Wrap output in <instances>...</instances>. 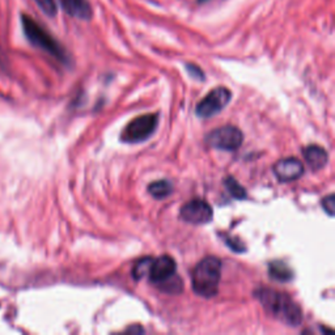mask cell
I'll use <instances>...</instances> for the list:
<instances>
[{"instance_id":"15","label":"cell","mask_w":335,"mask_h":335,"mask_svg":"<svg viewBox=\"0 0 335 335\" xmlns=\"http://www.w3.org/2000/svg\"><path fill=\"white\" fill-rule=\"evenodd\" d=\"M161 291L166 292V294H180V292L184 290V282L180 276H178L177 274L173 275L170 279H168L165 283H162L158 287Z\"/></svg>"},{"instance_id":"2","label":"cell","mask_w":335,"mask_h":335,"mask_svg":"<svg viewBox=\"0 0 335 335\" xmlns=\"http://www.w3.org/2000/svg\"><path fill=\"white\" fill-rule=\"evenodd\" d=\"M220 278H222V260L218 256H206L195 266L192 271V290L202 298H214L219 291Z\"/></svg>"},{"instance_id":"17","label":"cell","mask_w":335,"mask_h":335,"mask_svg":"<svg viewBox=\"0 0 335 335\" xmlns=\"http://www.w3.org/2000/svg\"><path fill=\"white\" fill-rule=\"evenodd\" d=\"M226 186L228 192H230V195H232L233 198H236V199H245V198H246V192H245V188L240 185L238 182H237L233 177L226 178Z\"/></svg>"},{"instance_id":"10","label":"cell","mask_w":335,"mask_h":335,"mask_svg":"<svg viewBox=\"0 0 335 335\" xmlns=\"http://www.w3.org/2000/svg\"><path fill=\"white\" fill-rule=\"evenodd\" d=\"M59 4L66 14L82 21H90L93 18V8L89 0H59Z\"/></svg>"},{"instance_id":"12","label":"cell","mask_w":335,"mask_h":335,"mask_svg":"<svg viewBox=\"0 0 335 335\" xmlns=\"http://www.w3.org/2000/svg\"><path fill=\"white\" fill-rule=\"evenodd\" d=\"M268 272L270 278L278 282H290L294 278V272L288 267L287 264H284L282 260H274L268 264Z\"/></svg>"},{"instance_id":"1","label":"cell","mask_w":335,"mask_h":335,"mask_svg":"<svg viewBox=\"0 0 335 335\" xmlns=\"http://www.w3.org/2000/svg\"><path fill=\"white\" fill-rule=\"evenodd\" d=\"M260 305L278 321L288 326H298L302 321V313L296 302L284 292L275 291L271 288H260L254 292Z\"/></svg>"},{"instance_id":"14","label":"cell","mask_w":335,"mask_h":335,"mask_svg":"<svg viewBox=\"0 0 335 335\" xmlns=\"http://www.w3.org/2000/svg\"><path fill=\"white\" fill-rule=\"evenodd\" d=\"M152 260L154 258L146 256V258H142V260H136V264H135V266L132 268V276L135 280H140L144 276H147L150 264H152Z\"/></svg>"},{"instance_id":"20","label":"cell","mask_w":335,"mask_h":335,"mask_svg":"<svg viewBox=\"0 0 335 335\" xmlns=\"http://www.w3.org/2000/svg\"><path fill=\"white\" fill-rule=\"evenodd\" d=\"M196 2H198V4H204V3H207L208 0H196Z\"/></svg>"},{"instance_id":"3","label":"cell","mask_w":335,"mask_h":335,"mask_svg":"<svg viewBox=\"0 0 335 335\" xmlns=\"http://www.w3.org/2000/svg\"><path fill=\"white\" fill-rule=\"evenodd\" d=\"M20 20L25 37L33 46L48 52L62 63L68 62V55L66 52L64 48L52 37L50 32L46 30L40 22H37L34 18H32L26 14H21Z\"/></svg>"},{"instance_id":"13","label":"cell","mask_w":335,"mask_h":335,"mask_svg":"<svg viewBox=\"0 0 335 335\" xmlns=\"http://www.w3.org/2000/svg\"><path fill=\"white\" fill-rule=\"evenodd\" d=\"M148 192L150 194L156 199H162L166 198L173 192V186L169 181L166 180H161V181L152 182L150 186H148Z\"/></svg>"},{"instance_id":"7","label":"cell","mask_w":335,"mask_h":335,"mask_svg":"<svg viewBox=\"0 0 335 335\" xmlns=\"http://www.w3.org/2000/svg\"><path fill=\"white\" fill-rule=\"evenodd\" d=\"M180 216L186 222L195 224V226H202V224H207V222H211L214 211H212L211 206L206 200L192 199V200L182 206Z\"/></svg>"},{"instance_id":"16","label":"cell","mask_w":335,"mask_h":335,"mask_svg":"<svg viewBox=\"0 0 335 335\" xmlns=\"http://www.w3.org/2000/svg\"><path fill=\"white\" fill-rule=\"evenodd\" d=\"M40 10L48 18H55L58 14V4L56 0H33Z\"/></svg>"},{"instance_id":"9","label":"cell","mask_w":335,"mask_h":335,"mask_svg":"<svg viewBox=\"0 0 335 335\" xmlns=\"http://www.w3.org/2000/svg\"><path fill=\"white\" fill-rule=\"evenodd\" d=\"M274 174L280 182H292L298 180L304 173V165L300 160L294 158L279 160L272 168Z\"/></svg>"},{"instance_id":"19","label":"cell","mask_w":335,"mask_h":335,"mask_svg":"<svg viewBox=\"0 0 335 335\" xmlns=\"http://www.w3.org/2000/svg\"><path fill=\"white\" fill-rule=\"evenodd\" d=\"M186 70H188V75L192 76V78H195V79H200V80L204 79V75H203V71L200 68H199L198 66L192 64V63H188V64H186Z\"/></svg>"},{"instance_id":"11","label":"cell","mask_w":335,"mask_h":335,"mask_svg":"<svg viewBox=\"0 0 335 335\" xmlns=\"http://www.w3.org/2000/svg\"><path fill=\"white\" fill-rule=\"evenodd\" d=\"M304 158L306 164L313 169V170H321L322 168H325L328 161V154L325 150L320 146H308L302 150Z\"/></svg>"},{"instance_id":"5","label":"cell","mask_w":335,"mask_h":335,"mask_svg":"<svg viewBox=\"0 0 335 335\" xmlns=\"http://www.w3.org/2000/svg\"><path fill=\"white\" fill-rule=\"evenodd\" d=\"M230 97H232V93L226 86L214 88L211 92L207 93V96L202 101H199L195 113L200 118H211L220 113L228 105Z\"/></svg>"},{"instance_id":"4","label":"cell","mask_w":335,"mask_h":335,"mask_svg":"<svg viewBox=\"0 0 335 335\" xmlns=\"http://www.w3.org/2000/svg\"><path fill=\"white\" fill-rule=\"evenodd\" d=\"M158 124V114H144L132 120L122 131L120 139L126 143H142L154 132Z\"/></svg>"},{"instance_id":"18","label":"cell","mask_w":335,"mask_h":335,"mask_svg":"<svg viewBox=\"0 0 335 335\" xmlns=\"http://www.w3.org/2000/svg\"><path fill=\"white\" fill-rule=\"evenodd\" d=\"M322 207L328 212V216H334V210H335V196L332 194L328 195L325 198L322 199Z\"/></svg>"},{"instance_id":"8","label":"cell","mask_w":335,"mask_h":335,"mask_svg":"<svg viewBox=\"0 0 335 335\" xmlns=\"http://www.w3.org/2000/svg\"><path fill=\"white\" fill-rule=\"evenodd\" d=\"M176 270H177V264L174 260L170 256H161L156 260H152L150 271H148V278L152 283L160 287L161 284L176 275Z\"/></svg>"},{"instance_id":"6","label":"cell","mask_w":335,"mask_h":335,"mask_svg":"<svg viewBox=\"0 0 335 335\" xmlns=\"http://www.w3.org/2000/svg\"><path fill=\"white\" fill-rule=\"evenodd\" d=\"M244 135L234 126H222L207 134L206 143L210 147L222 150H236L242 144Z\"/></svg>"}]
</instances>
